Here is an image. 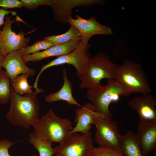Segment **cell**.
Instances as JSON below:
<instances>
[{
    "instance_id": "6da1fadb",
    "label": "cell",
    "mask_w": 156,
    "mask_h": 156,
    "mask_svg": "<svg viewBox=\"0 0 156 156\" xmlns=\"http://www.w3.org/2000/svg\"><path fill=\"white\" fill-rule=\"evenodd\" d=\"M39 93L36 90L22 96L11 85L10 108L6 116L9 122L14 126L29 129L31 122L39 117L40 106L37 96Z\"/></svg>"
},
{
    "instance_id": "7a4b0ae2",
    "label": "cell",
    "mask_w": 156,
    "mask_h": 156,
    "mask_svg": "<svg viewBox=\"0 0 156 156\" xmlns=\"http://www.w3.org/2000/svg\"><path fill=\"white\" fill-rule=\"evenodd\" d=\"M33 128L31 134L37 139L52 144L60 143L70 134L73 127L71 121L67 118H62L50 109L40 118L30 123Z\"/></svg>"
},
{
    "instance_id": "3957f363",
    "label": "cell",
    "mask_w": 156,
    "mask_h": 156,
    "mask_svg": "<svg viewBox=\"0 0 156 156\" xmlns=\"http://www.w3.org/2000/svg\"><path fill=\"white\" fill-rule=\"evenodd\" d=\"M133 93L116 80L109 79L105 86L88 89L86 96L96 112L112 120V115L109 109L110 103L118 101L120 97H129Z\"/></svg>"
},
{
    "instance_id": "277c9868",
    "label": "cell",
    "mask_w": 156,
    "mask_h": 156,
    "mask_svg": "<svg viewBox=\"0 0 156 156\" xmlns=\"http://www.w3.org/2000/svg\"><path fill=\"white\" fill-rule=\"evenodd\" d=\"M115 80L133 93L151 92L148 78L140 63L125 59L116 69Z\"/></svg>"
},
{
    "instance_id": "5b68a950",
    "label": "cell",
    "mask_w": 156,
    "mask_h": 156,
    "mask_svg": "<svg viewBox=\"0 0 156 156\" xmlns=\"http://www.w3.org/2000/svg\"><path fill=\"white\" fill-rule=\"evenodd\" d=\"M119 65L102 52L91 57L88 70L79 88L88 89L101 86V81L103 79L115 80L116 71Z\"/></svg>"
},
{
    "instance_id": "8992f818",
    "label": "cell",
    "mask_w": 156,
    "mask_h": 156,
    "mask_svg": "<svg viewBox=\"0 0 156 156\" xmlns=\"http://www.w3.org/2000/svg\"><path fill=\"white\" fill-rule=\"evenodd\" d=\"M91 45L88 43H83L81 41L74 50L66 55L58 56L56 59L43 66L38 73L34 84L37 87L40 75L47 68L51 67L64 64L72 65L76 70V75L81 81L88 70L91 54L89 50Z\"/></svg>"
},
{
    "instance_id": "52a82bcc",
    "label": "cell",
    "mask_w": 156,
    "mask_h": 156,
    "mask_svg": "<svg viewBox=\"0 0 156 156\" xmlns=\"http://www.w3.org/2000/svg\"><path fill=\"white\" fill-rule=\"evenodd\" d=\"M91 132L86 134H70L54 148L55 156H90L94 148Z\"/></svg>"
},
{
    "instance_id": "ba28073f",
    "label": "cell",
    "mask_w": 156,
    "mask_h": 156,
    "mask_svg": "<svg viewBox=\"0 0 156 156\" xmlns=\"http://www.w3.org/2000/svg\"><path fill=\"white\" fill-rule=\"evenodd\" d=\"M94 125L96 128L95 141L100 146L120 150V140L121 135L116 122L98 113Z\"/></svg>"
},
{
    "instance_id": "9c48e42d",
    "label": "cell",
    "mask_w": 156,
    "mask_h": 156,
    "mask_svg": "<svg viewBox=\"0 0 156 156\" xmlns=\"http://www.w3.org/2000/svg\"><path fill=\"white\" fill-rule=\"evenodd\" d=\"M11 18L12 17L8 15L5 16L3 27L0 32V53L3 57L26 47L31 40L29 37H25L24 31L16 34L12 30V24L17 18Z\"/></svg>"
},
{
    "instance_id": "30bf717a",
    "label": "cell",
    "mask_w": 156,
    "mask_h": 156,
    "mask_svg": "<svg viewBox=\"0 0 156 156\" xmlns=\"http://www.w3.org/2000/svg\"><path fill=\"white\" fill-rule=\"evenodd\" d=\"M75 16L76 19L70 18L67 22L78 30L81 35V41L83 43H88L89 40L94 35H108L112 34L110 28L101 24L93 16L88 19H84L78 15Z\"/></svg>"
},
{
    "instance_id": "8fae6325",
    "label": "cell",
    "mask_w": 156,
    "mask_h": 156,
    "mask_svg": "<svg viewBox=\"0 0 156 156\" xmlns=\"http://www.w3.org/2000/svg\"><path fill=\"white\" fill-rule=\"evenodd\" d=\"M51 7L55 20L62 23L72 18V9L77 7H88L104 3L101 0H53Z\"/></svg>"
},
{
    "instance_id": "7c38bea8",
    "label": "cell",
    "mask_w": 156,
    "mask_h": 156,
    "mask_svg": "<svg viewBox=\"0 0 156 156\" xmlns=\"http://www.w3.org/2000/svg\"><path fill=\"white\" fill-rule=\"evenodd\" d=\"M139 115L141 122H156V99L150 93L135 96L128 103Z\"/></svg>"
},
{
    "instance_id": "4fadbf2b",
    "label": "cell",
    "mask_w": 156,
    "mask_h": 156,
    "mask_svg": "<svg viewBox=\"0 0 156 156\" xmlns=\"http://www.w3.org/2000/svg\"><path fill=\"white\" fill-rule=\"evenodd\" d=\"M136 134L144 156L156 150V122L140 121Z\"/></svg>"
},
{
    "instance_id": "5bb4252c",
    "label": "cell",
    "mask_w": 156,
    "mask_h": 156,
    "mask_svg": "<svg viewBox=\"0 0 156 156\" xmlns=\"http://www.w3.org/2000/svg\"><path fill=\"white\" fill-rule=\"evenodd\" d=\"M25 63L22 55L15 51L4 57L2 67L5 69L11 82L21 74H26L30 76L35 75V69L29 68Z\"/></svg>"
},
{
    "instance_id": "9a60e30c",
    "label": "cell",
    "mask_w": 156,
    "mask_h": 156,
    "mask_svg": "<svg viewBox=\"0 0 156 156\" xmlns=\"http://www.w3.org/2000/svg\"><path fill=\"white\" fill-rule=\"evenodd\" d=\"M75 112L74 120L76 125L70 134L77 132H81L83 134L89 133L92 125L94 124L96 116L98 113L95 111L93 105L91 103H85L80 108H76Z\"/></svg>"
},
{
    "instance_id": "2e32d148",
    "label": "cell",
    "mask_w": 156,
    "mask_h": 156,
    "mask_svg": "<svg viewBox=\"0 0 156 156\" xmlns=\"http://www.w3.org/2000/svg\"><path fill=\"white\" fill-rule=\"evenodd\" d=\"M81 41L80 40H72L64 44L55 45L42 51L22 56L26 63L30 61L39 62L45 58L68 54L75 49Z\"/></svg>"
},
{
    "instance_id": "e0dca14e",
    "label": "cell",
    "mask_w": 156,
    "mask_h": 156,
    "mask_svg": "<svg viewBox=\"0 0 156 156\" xmlns=\"http://www.w3.org/2000/svg\"><path fill=\"white\" fill-rule=\"evenodd\" d=\"M62 73L64 81L62 86L57 92L46 96L45 97V102L50 103L54 101H63L67 102L69 105H73L81 107L73 95L72 82L68 78L67 71L65 68L63 69Z\"/></svg>"
},
{
    "instance_id": "ac0fdd59",
    "label": "cell",
    "mask_w": 156,
    "mask_h": 156,
    "mask_svg": "<svg viewBox=\"0 0 156 156\" xmlns=\"http://www.w3.org/2000/svg\"><path fill=\"white\" fill-rule=\"evenodd\" d=\"M120 150L126 156H144L142 152L136 134L131 131L121 135Z\"/></svg>"
},
{
    "instance_id": "d6986e66",
    "label": "cell",
    "mask_w": 156,
    "mask_h": 156,
    "mask_svg": "<svg viewBox=\"0 0 156 156\" xmlns=\"http://www.w3.org/2000/svg\"><path fill=\"white\" fill-rule=\"evenodd\" d=\"M80 36L77 29L70 25L69 29L65 33L60 35L48 36L44 39L57 45L66 43L72 40H80Z\"/></svg>"
},
{
    "instance_id": "ffe728a7",
    "label": "cell",
    "mask_w": 156,
    "mask_h": 156,
    "mask_svg": "<svg viewBox=\"0 0 156 156\" xmlns=\"http://www.w3.org/2000/svg\"><path fill=\"white\" fill-rule=\"evenodd\" d=\"M29 76L27 74H22L16 77L11 82L14 90L18 94H26L32 92L31 88L33 86L30 85L27 81Z\"/></svg>"
},
{
    "instance_id": "44dd1931",
    "label": "cell",
    "mask_w": 156,
    "mask_h": 156,
    "mask_svg": "<svg viewBox=\"0 0 156 156\" xmlns=\"http://www.w3.org/2000/svg\"><path fill=\"white\" fill-rule=\"evenodd\" d=\"M30 143L38 151L40 156H52L55 152L52 144L42 141L34 136L31 133L29 135Z\"/></svg>"
},
{
    "instance_id": "7402d4cb",
    "label": "cell",
    "mask_w": 156,
    "mask_h": 156,
    "mask_svg": "<svg viewBox=\"0 0 156 156\" xmlns=\"http://www.w3.org/2000/svg\"><path fill=\"white\" fill-rule=\"evenodd\" d=\"M11 81L5 71L0 73V104L6 103L10 95Z\"/></svg>"
},
{
    "instance_id": "603a6c76",
    "label": "cell",
    "mask_w": 156,
    "mask_h": 156,
    "mask_svg": "<svg viewBox=\"0 0 156 156\" xmlns=\"http://www.w3.org/2000/svg\"><path fill=\"white\" fill-rule=\"evenodd\" d=\"M55 45L44 39L38 40L31 46L21 49L17 52L21 55H28L36 53L40 50H45Z\"/></svg>"
},
{
    "instance_id": "cb8c5ba5",
    "label": "cell",
    "mask_w": 156,
    "mask_h": 156,
    "mask_svg": "<svg viewBox=\"0 0 156 156\" xmlns=\"http://www.w3.org/2000/svg\"><path fill=\"white\" fill-rule=\"evenodd\" d=\"M90 156H126L121 150L99 146L94 147Z\"/></svg>"
},
{
    "instance_id": "d4e9b609",
    "label": "cell",
    "mask_w": 156,
    "mask_h": 156,
    "mask_svg": "<svg viewBox=\"0 0 156 156\" xmlns=\"http://www.w3.org/2000/svg\"><path fill=\"white\" fill-rule=\"evenodd\" d=\"M23 7L29 10H34L41 5L51 6L53 0H21Z\"/></svg>"
},
{
    "instance_id": "484cf974",
    "label": "cell",
    "mask_w": 156,
    "mask_h": 156,
    "mask_svg": "<svg viewBox=\"0 0 156 156\" xmlns=\"http://www.w3.org/2000/svg\"><path fill=\"white\" fill-rule=\"evenodd\" d=\"M15 143L5 139L0 140V156H12L9 153V149Z\"/></svg>"
},
{
    "instance_id": "4316f807",
    "label": "cell",
    "mask_w": 156,
    "mask_h": 156,
    "mask_svg": "<svg viewBox=\"0 0 156 156\" xmlns=\"http://www.w3.org/2000/svg\"><path fill=\"white\" fill-rule=\"evenodd\" d=\"M22 2L18 0H0V7L5 8H21Z\"/></svg>"
},
{
    "instance_id": "83f0119b",
    "label": "cell",
    "mask_w": 156,
    "mask_h": 156,
    "mask_svg": "<svg viewBox=\"0 0 156 156\" xmlns=\"http://www.w3.org/2000/svg\"><path fill=\"white\" fill-rule=\"evenodd\" d=\"M10 13L12 15L15 16L16 15V12L14 11H9L5 9L0 8V32L1 31L0 27L4 23L5 17L6 16L8 15Z\"/></svg>"
},
{
    "instance_id": "f1b7e54d",
    "label": "cell",
    "mask_w": 156,
    "mask_h": 156,
    "mask_svg": "<svg viewBox=\"0 0 156 156\" xmlns=\"http://www.w3.org/2000/svg\"><path fill=\"white\" fill-rule=\"evenodd\" d=\"M4 57L0 53V73L3 71L2 67V64Z\"/></svg>"
},
{
    "instance_id": "f546056e",
    "label": "cell",
    "mask_w": 156,
    "mask_h": 156,
    "mask_svg": "<svg viewBox=\"0 0 156 156\" xmlns=\"http://www.w3.org/2000/svg\"><path fill=\"white\" fill-rule=\"evenodd\" d=\"M33 156H37L35 154H34Z\"/></svg>"
}]
</instances>
